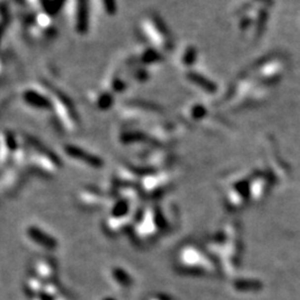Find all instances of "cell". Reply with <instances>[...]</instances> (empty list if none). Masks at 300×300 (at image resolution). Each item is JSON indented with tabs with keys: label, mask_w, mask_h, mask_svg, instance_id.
Instances as JSON below:
<instances>
[{
	"label": "cell",
	"mask_w": 300,
	"mask_h": 300,
	"mask_svg": "<svg viewBox=\"0 0 300 300\" xmlns=\"http://www.w3.org/2000/svg\"><path fill=\"white\" fill-rule=\"evenodd\" d=\"M176 267L188 274L206 275L212 271L209 262L206 260L205 254L200 248L194 245H186L177 250Z\"/></svg>",
	"instance_id": "obj_1"
},
{
	"label": "cell",
	"mask_w": 300,
	"mask_h": 300,
	"mask_svg": "<svg viewBox=\"0 0 300 300\" xmlns=\"http://www.w3.org/2000/svg\"><path fill=\"white\" fill-rule=\"evenodd\" d=\"M149 300H171L170 298H165V297H151Z\"/></svg>",
	"instance_id": "obj_2"
}]
</instances>
